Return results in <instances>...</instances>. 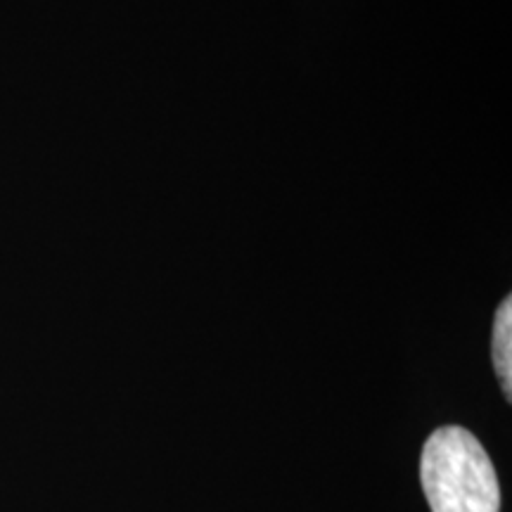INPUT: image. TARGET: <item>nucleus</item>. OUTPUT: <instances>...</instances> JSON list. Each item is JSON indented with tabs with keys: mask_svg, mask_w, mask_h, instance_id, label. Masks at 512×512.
Returning a JSON list of instances; mask_svg holds the SVG:
<instances>
[{
	"mask_svg": "<svg viewBox=\"0 0 512 512\" xmlns=\"http://www.w3.org/2000/svg\"><path fill=\"white\" fill-rule=\"evenodd\" d=\"M420 479L432 512H501L494 463L463 427H441L425 441Z\"/></svg>",
	"mask_w": 512,
	"mask_h": 512,
	"instance_id": "obj_1",
	"label": "nucleus"
},
{
	"mask_svg": "<svg viewBox=\"0 0 512 512\" xmlns=\"http://www.w3.org/2000/svg\"><path fill=\"white\" fill-rule=\"evenodd\" d=\"M494 368L498 380H501L505 399H512V299L505 297L503 304L498 306L494 320Z\"/></svg>",
	"mask_w": 512,
	"mask_h": 512,
	"instance_id": "obj_2",
	"label": "nucleus"
}]
</instances>
